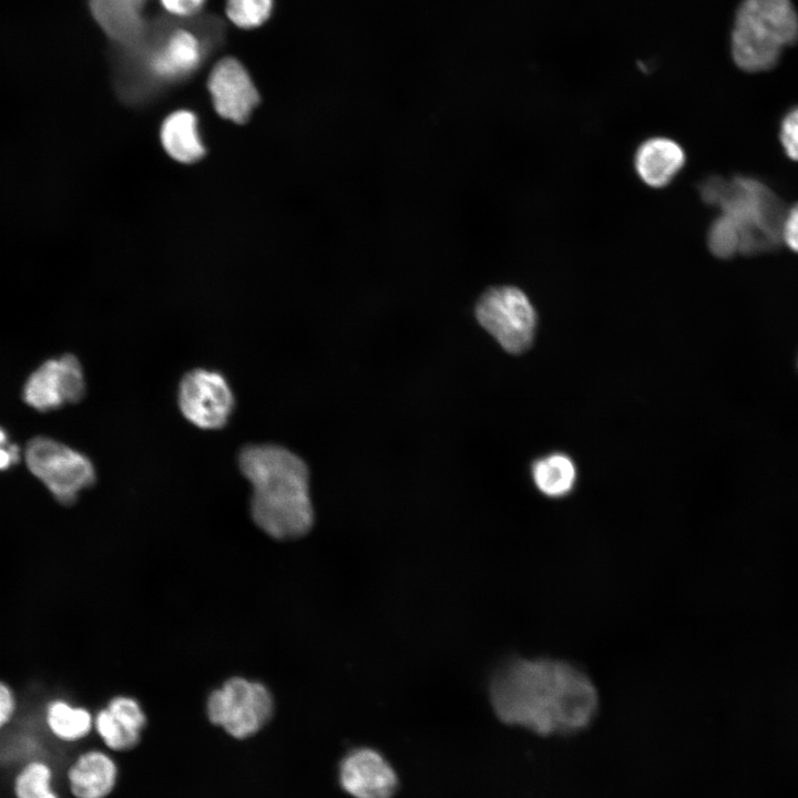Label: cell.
<instances>
[{
    "label": "cell",
    "instance_id": "6da1fadb",
    "mask_svg": "<svg viewBox=\"0 0 798 798\" xmlns=\"http://www.w3.org/2000/svg\"><path fill=\"white\" fill-rule=\"evenodd\" d=\"M489 696L502 723L542 736L584 729L598 707L592 679L576 666L549 657L507 661L493 673Z\"/></svg>",
    "mask_w": 798,
    "mask_h": 798
},
{
    "label": "cell",
    "instance_id": "7a4b0ae2",
    "mask_svg": "<svg viewBox=\"0 0 798 798\" xmlns=\"http://www.w3.org/2000/svg\"><path fill=\"white\" fill-rule=\"evenodd\" d=\"M225 24L216 16L150 18L134 43L115 45V86L130 103H142L193 75L223 43Z\"/></svg>",
    "mask_w": 798,
    "mask_h": 798
},
{
    "label": "cell",
    "instance_id": "3957f363",
    "mask_svg": "<svg viewBox=\"0 0 798 798\" xmlns=\"http://www.w3.org/2000/svg\"><path fill=\"white\" fill-rule=\"evenodd\" d=\"M250 483L254 523L277 540L305 535L314 523L309 472L297 454L277 444H248L237 458Z\"/></svg>",
    "mask_w": 798,
    "mask_h": 798
},
{
    "label": "cell",
    "instance_id": "277c9868",
    "mask_svg": "<svg viewBox=\"0 0 798 798\" xmlns=\"http://www.w3.org/2000/svg\"><path fill=\"white\" fill-rule=\"evenodd\" d=\"M797 38L798 17L790 0H744L732 32V55L745 71H765Z\"/></svg>",
    "mask_w": 798,
    "mask_h": 798
},
{
    "label": "cell",
    "instance_id": "5b68a950",
    "mask_svg": "<svg viewBox=\"0 0 798 798\" xmlns=\"http://www.w3.org/2000/svg\"><path fill=\"white\" fill-rule=\"evenodd\" d=\"M722 213L736 224L743 254H757L776 248L781 239L786 216L776 194L761 182L737 176L727 182L719 203Z\"/></svg>",
    "mask_w": 798,
    "mask_h": 798
},
{
    "label": "cell",
    "instance_id": "8992f818",
    "mask_svg": "<svg viewBox=\"0 0 798 798\" xmlns=\"http://www.w3.org/2000/svg\"><path fill=\"white\" fill-rule=\"evenodd\" d=\"M22 454L31 474L63 505L73 504L96 482L95 467L90 458L53 438L32 437Z\"/></svg>",
    "mask_w": 798,
    "mask_h": 798
},
{
    "label": "cell",
    "instance_id": "52a82bcc",
    "mask_svg": "<svg viewBox=\"0 0 798 798\" xmlns=\"http://www.w3.org/2000/svg\"><path fill=\"white\" fill-rule=\"evenodd\" d=\"M274 699L262 683L232 677L214 689L206 703L209 722L236 739L256 735L270 720Z\"/></svg>",
    "mask_w": 798,
    "mask_h": 798
},
{
    "label": "cell",
    "instance_id": "ba28073f",
    "mask_svg": "<svg viewBox=\"0 0 798 798\" xmlns=\"http://www.w3.org/2000/svg\"><path fill=\"white\" fill-rule=\"evenodd\" d=\"M479 324L510 354L532 344L536 315L528 296L514 286L491 287L475 305Z\"/></svg>",
    "mask_w": 798,
    "mask_h": 798
},
{
    "label": "cell",
    "instance_id": "9c48e42d",
    "mask_svg": "<svg viewBox=\"0 0 798 798\" xmlns=\"http://www.w3.org/2000/svg\"><path fill=\"white\" fill-rule=\"evenodd\" d=\"M177 405L183 417L193 426L218 430L229 422L235 396L223 374L195 368L187 371L178 383Z\"/></svg>",
    "mask_w": 798,
    "mask_h": 798
},
{
    "label": "cell",
    "instance_id": "30bf717a",
    "mask_svg": "<svg viewBox=\"0 0 798 798\" xmlns=\"http://www.w3.org/2000/svg\"><path fill=\"white\" fill-rule=\"evenodd\" d=\"M86 393L83 367L73 354L40 364L22 387V400L39 412H49L80 402Z\"/></svg>",
    "mask_w": 798,
    "mask_h": 798
},
{
    "label": "cell",
    "instance_id": "8fae6325",
    "mask_svg": "<svg viewBox=\"0 0 798 798\" xmlns=\"http://www.w3.org/2000/svg\"><path fill=\"white\" fill-rule=\"evenodd\" d=\"M340 787L354 798H391L398 776L389 761L368 747L352 749L339 765Z\"/></svg>",
    "mask_w": 798,
    "mask_h": 798
},
{
    "label": "cell",
    "instance_id": "7c38bea8",
    "mask_svg": "<svg viewBox=\"0 0 798 798\" xmlns=\"http://www.w3.org/2000/svg\"><path fill=\"white\" fill-rule=\"evenodd\" d=\"M207 88L217 113L235 123H244L259 102L249 73L233 57L219 60L212 69Z\"/></svg>",
    "mask_w": 798,
    "mask_h": 798
},
{
    "label": "cell",
    "instance_id": "4fadbf2b",
    "mask_svg": "<svg viewBox=\"0 0 798 798\" xmlns=\"http://www.w3.org/2000/svg\"><path fill=\"white\" fill-rule=\"evenodd\" d=\"M146 716L140 704L126 696L110 700L94 717V728L104 745L114 751L134 748L141 740Z\"/></svg>",
    "mask_w": 798,
    "mask_h": 798
},
{
    "label": "cell",
    "instance_id": "5bb4252c",
    "mask_svg": "<svg viewBox=\"0 0 798 798\" xmlns=\"http://www.w3.org/2000/svg\"><path fill=\"white\" fill-rule=\"evenodd\" d=\"M150 0H88L90 12L115 45L134 43L145 32L150 18L145 8Z\"/></svg>",
    "mask_w": 798,
    "mask_h": 798
},
{
    "label": "cell",
    "instance_id": "9a60e30c",
    "mask_svg": "<svg viewBox=\"0 0 798 798\" xmlns=\"http://www.w3.org/2000/svg\"><path fill=\"white\" fill-rule=\"evenodd\" d=\"M119 769L105 751L81 753L66 769V784L74 798H106L117 781Z\"/></svg>",
    "mask_w": 798,
    "mask_h": 798
},
{
    "label": "cell",
    "instance_id": "2e32d148",
    "mask_svg": "<svg viewBox=\"0 0 798 798\" xmlns=\"http://www.w3.org/2000/svg\"><path fill=\"white\" fill-rule=\"evenodd\" d=\"M685 162L682 146L667 137H653L640 145L635 154L638 176L649 186L667 185Z\"/></svg>",
    "mask_w": 798,
    "mask_h": 798
},
{
    "label": "cell",
    "instance_id": "e0dca14e",
    "mask_svg": "<svg viewBox=\"0 0 798 798\" xmlns=\"http://www.w3.org/2000/svg\"><path fill=\"white\" fill-rule=\"evenodd\" d=\"M161 141L165 151L176 161L194 163L205 153L194 113L180 110L170 114L161 127Z\"/></svg>",
    "mask_w": 798,
    "mask_h": 798
},
{
    "label": "cell",
    "instance_id": "ac0fdd59",
    "mask_svg": "<svg viewBox=\"0 0 798 798\" xmlns=\"http://www.w3.org/2000/svg\"><path fill=\"white\" fill-rule=\"evenodd\" d=\"M44 722L50 734L64 743H75L86 737L94 727V718L83 707L55 699L48 704Z\"/></svg>",
    "mask_w": 798,
    "mask_h": 798
},
{
    "label": "cell",
    "instance_id": "d6986e66",
    "mask_svg": "<svg viewBox=\"0 0 798 798\" xmlns=\"http://www.w3.org/2000/svg\"><path fill=\"white\" fill-rule=\"evenodd\" d=\"M532 477L541 493L550 498H561L574 488L576 470L567 456L553 453L534 462Z\"/></svg>",
    "mask_w": 798,
    "mask_h": 798
},
{
    "label": "cell",
    "instance_id": "ffe728a7",
    "mask_svg": "<svg viewBox=\"0 0 798 798\" xmlns=\"http://www.w3.org/2000/svg\"><path fill=\"white\" fill-rule=\"evenodd\" d=\"M14 798H60L53 787V770L48 761L34 758L25 761L12 780Z\"/></svg>",
    "mask_w": 798,
    "mask_h": 798
},
{
    "label": "cell",
    "instance_id": "44dd1931",
    "mask_svg": "<svg viewBox=\"0 0 798 798\" xmlns=\"http://www.w3.org/2000/svg\"><path fill=\"white\" fill-rule=\"evenodd\" d=\"M274 0H226L227 18L238 28L254 29L263 25L272 16Z\"/></svg>",
    "mask_w": 798,
    "mask_h": 798
},
{
    "label": "cell",
    "instance_id": "7402d4cb",
    "mask_svg": "<svg viewBox=\"0 0 798 798\" xmlns=\"http://www.w3.org/2000/svg\"><path fill=\"white\" fill-rule=\"evenodd\" d=\"M709 250L720 258H728L739 252L740 238L735 222L723 214L717 217L708 232Z\"/></svg>",
    "mask_w": 798,
    "mask_h": 798
},
{
    "label": "cell",
    "instance_id": "603a6c76",
    "mask_svg": "<svg viewBox=\"0 0 798 798\" xmlns=\"http://www.w3.org/2000/svg\"><path fill=\"white\" fill-rule=\"evenodd\" d=\"M780 141L786 154L798 161V108L790 111L782 121Z\"/></svg>",
    "mask_w": 798,
    "mask_h": 798
},
{
    "label": "cell",
    "instance_id": "cb8c5ba5",
    "mask_svg": "<svg viewBox=\"0 0 798 798\" xmlns=\"http://www.w3.org/2000/svg\"><path fill=\"white\" fill-rule=\"evenodd\" d=\"M207 0H160L161 6L177 18H193L201 12Z\"/></svg>",
    "mask_w": 798,
    "mask_h": 798
},
{
    "label": "cell",
    "instance_id": "d4e9b609",
    "mask_svg": "<svg viewBox=\"0 0 798 798\" xmlns=\"http://www.w3.org/2000/svg\"><path fill=\"white\" fill-rule=\"evenodd\" d=\"M727 186V181L719 176H710L699 186L700 197L710 205H719Z\"/></svg>",
    "mask_w": 798,
    "mask_h": 798
},
{
    "label": "cell",
    "instance_id": "484cf974",
    "mask_svg": "<svg viewBox=\"0 0 798 798\" xmlns=\"http://www.w3.org/2000/svg\"><path fill=\"white\" fill-rule=\"evenodd\" d=\"M17 710V699L12 689L0 681V730L12 720Z\"/></svg>",
    "mask_w": 798,
    "mask_h": 798
},
{
    "label": "cell",
    "instance_id": "4316f807",
    "mask_svg": "<svg viewBox=\"0 0 798 798\" xmlns=\"http://www.w3.org/2000/svg\"><path fill=\"white\" fill-rule=\"evenodd\" d=\"M781 239L789 248L798 253V204L792 206L785 216Z\"/></svg>",
    "mask_w": 798,
    "mask_h": 798
},
{
    "label": "cell",
    "instance_id": "83f0119b",
    "mask_svg": "<svg viewBox=\"0 0 798 798\" xmlns=\"http://www.w3.org/2000/svg\"><path fill=\"white\" fill-rule=\"evenodd\" d=\"M21 459V450L13 443L0 446V471H6Z\"/></svg>",
    "mask_w": 798,
    "mask_h": 798
},
{
    "label": "cell",
    "instance_id": "f1b7e54d",
    "mask_svg": "<svg viewBox=\"0 0 798 798\" xmlns=\"http://www.w3.org/2000/svg\"><path fill=\"white\" fill-rule=\"evenodd\" d=\"M9 443V437L7 430L0 426V446Z\"/></svg>",
    "mask_w": 798,
    "mask_h": 798
}]
</instances>
